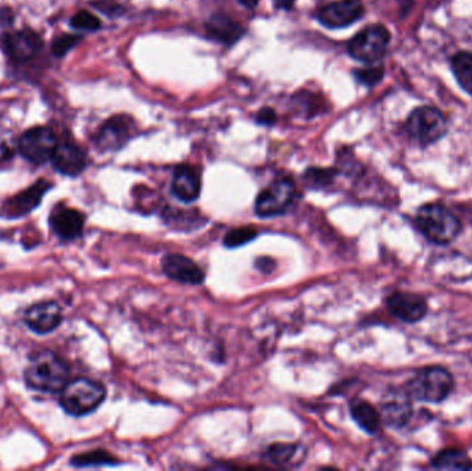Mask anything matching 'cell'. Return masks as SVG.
Returning a JSON list of instances; mask_svg holds the SVG:
<instances>
[{
    "label": "cell",
    "mask_w": 472,
    "mask_h": 471,
    "mask_svg": "<svg viewBox=\"0 0 472 471\" xmlns=\"http://www.w3.org/2000/svg\"><path fill=\"white\" fill-rule=\"evenodd\" d=\"M386 307L394 319L408 325H416L423 321L429 311L426 296L407 290H395L387 296Z\"/></svg>",
    "instance_id": "obj_9"
},
{
    "label": "cell",
    "mask_w": 472,
    "mask_h": 471,
    "mask_svg": "<svg viewBox=\"0 0 472 471\" xmlns=\"http://www.w3.org/2000/svg\"><path fill=\"white\" fill-rule=\"evenodd\" d=\"M53 184L47 180L41 179L29 185L24 191L15 197L7 198L0 208V216L4 219L15 220L26 216L41 205L44 195L52 190Z\"/></svg>",
    "instance_id": "obj_10"
},
{
    "label": "cell",
    "mask_w": 472,
    "mask_h": 471,
    "mask_svg": "<svg viewBox=\"0 0 472 471\" xmlns=\"http://www.w3.org/2000/svg\"><path fill=\"white\" fill-rule=\"evenodd\" d=\"M391 34L381 24L366 26L349 42V54L365 64H376L386 55Z\"/></svg>",
    "instance_id": "obj_6"
},
{
    "label": "cell",
    "mask_w": 472,
    "mask_h": 471,
    "mask_svg": "<svg viewBox=\"0 0 472 471\" xmlns=\"http://www.w3.org/2000/svg\"><path fill=\"white\" fill-rule=\"evenodd\" d=\"M24 324L38 335H47L60 327L63 311L55 301H39L24 312Z\"/></svg>",
    "instance_id": "obj_16"
},
{
    "label": "cell",
    "mask_w": 472,
    "mask_h": 471,
    "mask_svg": "<svg viewBox=\"0 0 472 471\" xmlns=\"http://www.w3.org/2000/svg\"><path fill=\"white\" fill-rule=\"evenodd\" d=\"M241 5H243L245 7H249V9H253V7L257 6L259 4V0H240Z\"/></svg>",
    "instance_id": "obj_35"
},
{
    "label": "cell",
    "mask_w": 472,
    "mask_h": 471,
    "mask_svg": "<svg viewBox=\"0 0 472 471\" xmlns=\"http://www.w3.org/2000/svg\"><path fill=\"white\" fill-rule=\"evenodd\" d=\"M380 414L383 425L394 430H403L416 419L413 401L400 388L381 402Z\"/></svg>",
    "instance_id": "obj_14"
},
{
    "label": "cell",
    "mask_w": 472,
    "mask_h": 471,
    "mask_svg": "<svg viewBox=\"0 0 472 471\" xmlns=\"http://www.w3.org/2000/svg\"><path fill=\"white\" fill-rule=\"evenodd\" d=\"M453 373L444 365H426L413 373L412 378L400 388L413 402L439 405L455 391Z\"/></svg>",
    "instance_id": "obj_2"
},
{
    "label": "cell",
    "mask_w": 472,
    "mask_h": 471,
    "mask_svg": "<svg viewBox=\"0 0 472 471\" xmlns=\"http://www.w3.org/2000/svg\"><path fill=\"white\" fill-rule=\"evenodd\" d=\"M413 226L435 246H449L463 232L457 214L444 202H427L413 214Z\"/></svg>",
    "instance_id": "obj_1"
},
{
    "label": "cell",
    "mask_w": 472,
    "mask_h": 471,
    "mask_svg": "<svg viewBox=\"0 0 472 471\" xmlns=\"http://www.w3.org/2000/svg\"><path fill=\"white\" fill-rule=\"evenodd\" d=\"M70 25L76 31H82V33H95V31L101 28V21L93 13L81 10V12L73 15V18L70 20Z\"/></svg>",
    "instance_id": "obj_28"
},
{
    "label": "cell",
    "mask_w": 472,
    "mask_h": 471,
    "mask_svg": "<svg viewBox=\"0 0 472 471\" xmlns=\"http://www.w3.org/2000/svg\"><path fill=\"white\" fill-rule=\"evenodd\" d=\"M53 168L64 176L76 177L86 169L87 156L84 151L71 140L58 142L52 156Z\"/></svg>",
    "instance_id": "obj_17"
},
{
    "label": "cell",
    "mask_w": 472,
    "mask_h": 471,
    "mask_svg": "<svg viewBox=\"0 0 472 471\" xmlns=\"http://www.w3.org/2000/svg\"><path fill=\"white\" fill-rule=\"evenodd\" d=\"M296 194L297 188L293 180L280 177L260 192L254 203V211L262 219L280 216L290 208Z\"/></svg>",
    "instance_id": "obj_7"
},
{
    "label": "cell",
    "mask_w": 472,
    "mask_h": 471,
    "mask_svg": "<svg viewBox=\"0 0 472 471\" xmlns=\"http://www.w3.org/2000/svg\"><path fill=\"white\" fill-rule=\"evenodd\" d=\"M206 35L211 41L231 47L245 35V28L225 15H211L206 24Z\"/></svg>",
    "instance_id": "obj_19"
},
{
    "label": "cell",
    "mask_w": 472,
    "mask_h": 471,
    "mask_svg": "<svg viewBox=\"0 0 472 471\" xmlns=\"http://www.w3.org/2000/svg\"><path fill=\"white\" fill-rule=\"evenodd\" d=\"M365 15L360 0H337L333 4L320 7L317 20L326 28H346L352 25Z\"/></svg>",
    "instance_id": "obj_13"
},
{
    "label": "cell",
    "mask_w": 472,
    "mask_h": 471,
    "mask_svg": "<svg viewBox=\"0 0 472 471\" xmlns=\"http://www.w3.org/2000/svg\"><path fill=\"white\" fill-rule=\"evenodd\" d=\"M116 459L110 452L104 449H95V451L84 452V454L75 455L71 459V465L76 467H92V466H113L118 465Z\"/></svg>",
    "instance_id": "obj_24"
},
{
    "label": "cell",
    "mask_w": 472,
    "mask_h": 471,
    "mask_svg": "<svg viewBox=\"0 0 472 471\" xmlns=\"http://www.w3.org/2000/svg\"><path fill=\"white\" fill-rule=\"evenodd\" d=\"M429 467L437 470H472V459L466 449L447 446L431 457Z\"/></svg>",
    "instance_id": "obj_22"
},
{
    "label": "cell",
    "mask_w": 472,
    "mask_h": 471,
    "mask_svg": "<svg viewBox=\"0 0 472 471\" xmlns=\"http://www.w3.org/2000/svg\"><path fill=\"white\" fill-rule=\"evenodd\" d=\"M336 174L337 171H334V169L310 168L304 173V182H306L307 187L323 190V188L333 184Z\"/></svg>",
    "instance_id": "obj_26"
},
{
    "label": "cell",
    "mask_w": 472,
    "mask_h": 471,
    "mask_svg": "<svg viewBox=\"0 0 472 471\" xmlns=\"http://www.w3.org/2000/svg\"><path fill=\"white\" fill-rule=\"evenodd\" d=\"M257 234L259 232L253 227H238V229L230 230L225 234L224 245L230 249L240 248V246L251 242L257 237Z\"/></svg>",
    "instance_id": "obj_27"
},
{
    "label": "cell",
    "mask_w": 472,
    "mask_h": 471,
    "mask_svg": "<svg viewBox=\"0 0 472 471\" xmlns=\"http://www.w3.org/2000/svg\"><path fill=\"white\" fill-rule=\"evenodd\" d=\"M81 41V35H73V34H64V35L57 36L52 44L53 55L55 58H63Z\"/></svg>",
    "instance_id": "obj_29"
},
{
    "label": "cell",
    "mask_w": 472,
    "mask_h": 471,
    "mask_svg": "<svg viewBox=\"0 0 472 471\" xmlns=\"http://www.w3.org/2000/svg\"><path fill=\"white\" fill-rule=\"evenodd\" d=\"M349 414L354 422L362 428L365 433L375 436L380 431L383 419L380 409L362 398H354L349 402Z\"/></svg>",
    "instance_id": "obj_21"
},
{
    "label": "cell",
    "mask_w": 472,
    "mask_h": 471,
    "mask_svg": "<svg viewBox=\"0 0 472 471\" xmlns=\"http://www.w3.org/2000/svg\"><path fill=\"white\" fill-rule=\"evenodd\" d=\"M58 140L54 132L47 126H35L21 134L17 142L18 152L24 160L34 165H44L52 160Z\"/></svg>",
    "instance_id": "obj_8"
},
{
    "label": "cell",
    "mask_w": 472,
    "mask_h": 471,
    "mask_svg": "<svg viewBox=\"0 0 472 471\" xmlns=\"http://www.w3.org/2000/svg\"><path fill=\"white\" fill-rule=\"evenodd\" d=\"M278 9L290 10L293 7L294 0H274Z\"/></svg>",
    "instance_id": "obj_34"
},
{
    "label": "cell",
    "mask_w": 472,
    "mask_h": 471,
    "mask_svg": "<svg viewBox=\"0 0 472 471\" xmlns=\"http://www.w3.org/2000/svg\"><path fill=\"white\" fill-rule=\"evenodd\" d=\"M299 449V446L294 444H274V446H268L265 457L274 465L285 466L291 463V459L296 456Z\"/></svg>",
    "instance_id": "obj_25"
},
{
    "label": "cell",
    "mask_w": 472,
    "mask_h": 471,
    "mask_svg": "<svg viewBox=\"0 0 472 471\" xmlns=\"http://www.w3.org/2000/svg\"><path fill=\"white\" fill-rule=\"evenodd\" d=\"M277 113L270 107L261 108L256 116L257 123L265 124V126H272L277 122Z\"/></svg>",
    "instance_id": "obj_31"
},
{
    "label": "cell",
    "mask_w": 472,
    "mask_h": 471,
    "mask_svg": "<svg viewBox=\"0 0 472 471\" xmlns=\"http://www.w3.org/2000/svg\"><path fill=\"white\" fill-rule=\"evenodd\" d=\"M447 116L432 105L416 108L405 122V133L421 148L439 142L447 133Z\"/></svg>",
    "instance_id": "obj_5"
},
{
    "label": "cell",
    "mask_w": 472,
    "mask_h": 471,
    "mask_svg": "<svg viewBox=\"0 0 472 471\" xmlns=\"http://www.w3.org/2000/svg\"><path fill=\"white\" fill-rule=\"evenodd\" d=\"M70 365L50 350L36 351L29 357L24 380L32 390L39 393L60 394L70 382Z\"/></svg>",
    "instance_id": "obj_3"
},
{
    "label": "cell",
    "mask_w": 472,
    "mask_h": 471,
    "mask_svg": "<svg viewBox=\"0 0 472 471\" xmlns=\"http://www.w3.org/2000/svg\"><path fill=\"white\" fill-rule=\"evenodd\" d=\"M201 174L191 166L182 165L174 171L172 192L177 200L185 203L193 202L201 195Z\"/></svg>",
    "instance_id": "obj_20"
},
{
    "label": "cell",
    "mask_w": 472,
    "mask_h": 471,
    "mask_svg": "<svg viewBox=\"0 0 472 471\" xmlns=\"http://www.w3.org/2000/svg\"><path fill=\"white\" fill-rule=\"evenodd\" d=\"M355 79L359 83L365 84V86L372 87L376 84L380 83L381 79L384 76V70L381 65H370L368 68H362V70L354 71Z\"/></svg>",
    "instance_id": "obj_30"
},
{
    "label": "cell",
    "mask_w": 472,
    "mask_h": 471,
    "mask_svg": "<svg viewBox=\"0 0 472 471\" xmlns=\"http://www.w3.org/2000/svg\"><path fill=\"white\" fill-rule=\"evenodd\" d=\"M162 269L167 277L180 284L201 285L205 280L203 270L195 261L179 253L164 256Z\"/></svg>",
    "instance_id": "obj_18"
},
{
    "label": "cell",
    "mask_w": 472,
    "mask_h": 471,
    "mask_svg": "<svg viewBox=\"0 0 472 471\" xmlns=\"http://www.w3.org/2000/svg\"><path fill=\"white\" fill-rule=\"evenodd\" d=\"M256 266L259 267L261 271L271 272L275 267V263L272 259L261 258L257 260Z\"/></svg>",
    "instance_id": "obj_33"
},
{
    "label": "cell",
    "mask_w": 472,
    "mask_h": 471,
    "mask_svg": "<svg viewBox=\"0 0 472 471\" xmlns=\"http://www.w3.org/2000/svg\"><path fill=\"white\" fill-rule=\"evenodd\" d=\"M134 134V121L127 115H115L104 122L95 134V147L103 152L121 150Z\"/></svg>",
    "instance_id": "obj_12"
},
{
    "label": "cell",
    "mask_w": 472,
    "mask_h": 471,
    "mask_svg": "<svg viewBox=\"0 0 472 471\" xmlns=\"http://www.w3.org/2000/svg\"><path fill=\"white\" fill-rule=\"evenodd\" d=\"M107 390L101 383L87 378L70 380L60 391V405L71 417H86L104 402Z\"/></svg>",
    "instance_id": "obj_4"
},
{
    "label": "cell",
    "mask_w": 472,
    "mask_h": 471,
    "mask_svg": "<svg viewBox=\"0 0 472 471\" xmlns=\"http://www.w3.org/2000/svg\"><path fill=\"white\" fill-rule=\"evenodd\" d=\"M0 44L7 57L18 64H25L34 60L44 49L41 36L31 29L6 33L0 38Z\"/></svg>",
    "instance_id": "obj_11"
},
{
    "label": "cell",
    "mask_w": 472,
    "mask_h": 471,
    "mask_svg": "<svg viewBox=\"0 0 472 471\" xmlns=\"http://www.w3.org/2000/svg\"><path fill=\"white\" fill-rule=\"evenodd\" d=\"M450 64H452L453 75L461 89L472 96V53H456Z\"/></svg>",
    "instance_id": "obj_23"
},
{
    "label": "cell",
    "mask_w": 472,
    "mask_h": 471,
    "mask_svg": "<svg viewBox=\"0 0 472 471\" xmlns=\"http://www.w3.org/2000/svg\"><path fill=\"white\" fill-rule=\"evenodd\" d=\"M13 156H15V150L12 145L4 139H0V162H6V161L12 160Z\"/></svg>",
    "instance_id": "obj_32"
},
{
    "label": "cell",
    "mask_w": 472,
    "mask_h": 471,
    "mask_svg": "<svg viewBox=\"0 0 472 471\" xmlns=\"http://www.w3.org/2000/svg\"><path fill=\"white\" fill-rule=\"evenodd\" d=\"M84 223L86 216L82 211L66 206H57L49 217L50 229L61 242H73L81 238Z\"/></svg>",
    "instance_id": "obj_15"
}]
</instances>
